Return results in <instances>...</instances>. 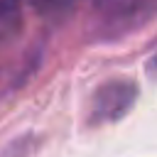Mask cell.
<instances>
[{"instance_id": "obj_1", "label": "cell", "mask_w": 157, "mask_h": 157, "mask_svg": "<svg viewBox=\"0 0 157 157\" xmlns=\"http://www.w3.org/2000/svg\"><path fill=\"white\" fill-rule=\"evenodd\" d=\"M140 88L128 76H115L103 81L88 103V125H110L123 120L137 103Z\"/></svg>"}, {"instance_id": "obj_2", "label": "cell", "mask_w": 157, "mask_h": 157, "mask_svg": "<svg viewBox=\"0 0 157 157\" xmlns=\"http://www.w3.org/2000/svg\"><path fill=\"white\" fill-rule=\"evenodd\" d=\"M42 137L37 132H22L0 147V157H32L39 150Z\"/></svg>"}, {"instance_id": "obj_3", "label": "cell", "mask_w": 157, "mask_h": 157, "mask_svg": "<svg viewBox=\"0 0 157 157\" xmlns=\"http://www.w3.org/2000/svg\"><path fill=\"white\" fill-rule=\"evenodd\" d=\"M78 0H29V7L37 12V15H44V17H56V15H64L69 12L71 7H76Z\"/></svg>"}, {"instance_id": "obj_4", "label": "cell", "mask_w": 157, "mask_h": 157, "mask_svg": "<svg viewBox=\"0 0 157 157\" xmlns=\"http://www.w3.org/2000/svg\"><path fill=\"white\" fill-rule=\"evenodd\" d=\"M17 7H20V2H17V0H0V20H5V17H10V15H15V12H17Z\"/></svg>"}, {"instance_id": "obj_5", "label": "cell", "mask_w": 157, "mask_h": 157, "mask_svg": "<svg viewBox=\"0 0 157 157\" xmlns=\"http://www.w3.org/2000/svg\"><path fill=\"white\" fill-rule=\"evenodd\" d=\"M145 74L150 81H157V49L150 54V59L145 61Z\"/></svg>"}]
</instances>
